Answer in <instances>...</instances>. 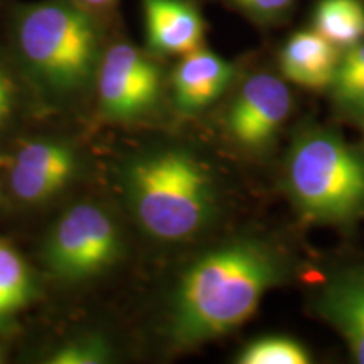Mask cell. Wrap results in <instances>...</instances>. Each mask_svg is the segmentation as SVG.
<instances>
[{"label":"cell","mask_w":364,"mask_h":364,"mask_svg":"<svg viewBox=\"0 0 364 364\" xmlns=\"http://www.w3.org/2000/svg\"><path fill=\"white\" fill-rule=\"evenodd\" d=\"M285 277L284 257L262 240H236L203 255L177 285L169 326L172 341L191 348L228 334Z\"/></svg>","instance_id":"6da1fadb"},{"label":"cell","mask_w":364,"mask_h":364,"mask_svg":"<svg viewBox=\"0 0 364 364\" xmlns=\"http://www.w3.org/2000/svg\"><path fill=\"white\" fill-rule=\"evenodd\" d=\"M12 38L26 70L49 90L75 93L97 76L105 51L98 17L75 0H39L14 12Z\"/></svg>","instance_id":"7a4b0ae2"},{"label":"cell","mask_w":364,"mask_h":364,"mask_svg":"<svg viewBox=\"0 0 364 364\" xmlns=\"http://www.w3.org/2000/svg\"><path fill=\"white\" fill-rule=\"evenodd\" d=\"M125 186L136 221L162 241L191 238L209 225L218 209L211 172L186 150H157L135 159Z\"/></svg>","instance_id":"3957f363"},{"label":"cell","mask_w":364,"mask_h":364,"mask_svg":"<svg viewBox=\"0 0 364 364\" xmlns=\"http://www.w3.org/2000/svg\"><path fill=\"white\" fill-rule=\"evenodd\" d=\"M285 189L309 220L356 221L364 213V156L332 132H304L287 157Z\"/></svg>","instance_id":"277c9868"},{"label":"cell","mask_w":364,"mask_h":364,"mask_svg":"<svg viewBox=\"0 0 364 364\" xmlns=\"http://www.w3.org/2000/svg\"><path fill=\"white\" fill-rule=\"evenodd\" d=\"M120 253L113 218L93 203H80L59 218L46 243L44 258L54 275L83 280L110 267Z\"/></svg>","instance_id":"5b68a950"},{"label":"cell","mask_w":364,"mask_h":364,"mask_svg":"<svg viewBox=\"0 0 364 364\" xmlns=\"http://www.w3.org/2000/svg\"><path fill=\"white\" fill-rule=\"evenodd\" d=\"M95 78L100 107L105 115L117 120L147 113L157 103L162 88V70L152 53L127 41L105 48Z\"/></svg>","instance_id":"8992f818"},{"label":"cell","mask_w":364,"mask_h":364,"mask_svg":"<svg viewBox=\"0 0 364 364\" xmlns=\"http://www.w3.org/2000/svg\"><path fill=\"white\" fill-rule=\"evenodd\" d=\"M292 112V95L279 76L268 71L250 75L228 112V130L241 147L260 152L275 142Z\"/></svg>","instance_id":"52a82bcc"},{"label":"cell","mask_w":364,"mask_h":364,"mask_svg":"<svg viewBox=\"0 0 364 364\" xmlns=\"http://www.w3.org/2000/svg\"><path fill=\"white\" fill-rule=\"evenodd\" d=\"M76 171L75 152L54 140H34L19 149L9 182L22 203H43L58 194Z\"/></svg>","instance_id":"ba28073f"},{"label":"cell","mask_w":364,"mask_h":364,"mask_svg":"<svg viewBox=\"0 0 364 364\" xmlns=\"http://www.w3.org/2000/svg\"><path fill=\"white\" fill-rule=\"evenodd\" d=\"M149 51L184 56L203 48L206 21L194 0H140Z\"/></svg>","instance_id":"9c48e42d"},{"label":"cell","mask_w":364,"mask_h":364,"mask_svg":"<svg viewBox=\"0 0 364 364\" xmlns=\"http://www.w3.org/2000/svg\"><path fill=\"white\" fill-rule=\"evenodd\" d=\"M317 311L346 339L354 359L364 364V268H346L327 282Z\"/></svg>","instance_id":"30bf717a"},{"label":"cell","mask_w":364,"mask_h":364,"mask_svg":"<svg viewBox=\"0 0 364 364\" xmlns=\"http://www.w3.org/2000/svg\"><path fill=\"white\" fill-rule=\"evenodd\" d=\"M236 75L235 66L218 54L199 48L181 56L172 73L176 105L184 113L203 110L228 90Z\"/></svg>","instance_id":"8fae6325"},{"label":"cell","mask_w":364,"mask_h":364,"mask_svg":"<svg viewBox=\"0 0 364 364\" xmlns=\"http://www.w3.org/2000/svg\"><path fill=\"white\" fill-rule=\"evenodd\" d=\"M280 70L287 80L311 90L331 88L338 71L339 49L316 31H299L280 51Z\"/></svg>","instance_id":"7c38bea8"},{"label":"cell","mask_w":364,"mask_h":364,"mask_svg":"<svg viewBox=\"0 0 364 364\" xmlns=\"http://www.w3.org/2000/svg\"><path fill=\"white\" fill-rule=\"evenodd\" d=\"M314 31L338 49H349L364 39L363 0H318Z\"/></svg>","instance_id":"4fadbf2b"},{"label":"cell","mask_w":364,"mask_h":364,"mask_svg":"<svg viewBox=\"0 0 364 364\" xmlns=\"http://www.w3.org/2000/svg\"><path fill=\"white\" fill-rule=\"evenodd\" d=\"M31 295L33 277L29 267L11 245L0 241V322L19 312Z\"/></svg>","instance_id":"5bb4252c"},{"label":"cell","mask_w":364,"mask_h":364,"mask_svg":"<svg viewBox=\"0 0 364 364\" xmlns=\"http://www.w3.org/2000/svg\"><path fill=\"white\" fill-rule=\"evenodd\" d=\"M331 88L341 107L364 115V39L346 49Z\"/></svg>","instance_id":"9a60e30c"},{"label":"cell","mask_w":364,"mask_h":364,"mask_svg":"<svg viewBox=\"0 0 364 364\" xmlns=\"http://www.w3.org/2000/svg\"><path fill=\"white\" fill-rule=\"evenodd\" d=\"M238 361L243 364H307L311 356L292 339L265 338L247 346Z\"/></svg>","instance_id":"2e32d148"},{"label":"cell","mask_w":364,"mask_h":364,"mask_svg":"<svg viewBox=\"0 0 364 364\" xmlns=\"http://www.w3.org/2000/svg\"><path fill=\"white\" fill-rule=\"evenodd\" d=\"M223 2L257 26L270 27L289 19L297 0H223Z\"/></svg>","instance_id":"e0dca14e"},{"label":"cell","mask_w":364,"mask_h":364,"mask_svg":"<svg viewBox=\"0 0 364 364\" xmlns=\"http://www.w3.org/2000/svg\"><path fill=\"white\" fill-rule=\"evenodd\" d=\"M108 359V349L103 341L80 339L56 349L48 363L53 364H100Z\"/></svg>","instance_id":"ac0fdd59"},{"label":"cell","mask_w":364,"mask_h":364,"mask_svg":"<svg viewBox=\"0 0 364 364\" xmlns=\"http://www.w3.org/2000/svg\"><path fill=\"white\" fill-rule=\"evenodd\" d=\"M12 85L0 68V125L7 120L12 110Z\"/></svg>","instance_id":"d6986e66"},{"label":"cell","mask_w":364,"mask_h":364,"mask_svg":"<svg viewBox=\"0 0 364 364\" xmlns=\"http://www.w3.org/2000/svg\"><path fill=\"white\" fill-rule=\"evenodd\" d=\"M75 2L95 17H102L115 9L118 0H75Z\"/></svg>","instance_id":"ffe728a7"},{"label":"cell","mask_w":364,"mask_h":364,"mask_svg":"<svg viewBox=\"0 0 364 364\" xmlns=\"http://www.w3.org/2000/svg\"><path fill=\"white\" fill-rule=\"evenodd\" d=\"M4 361V353H2V349H0V363Z\"/></svg>","instance_id":"44dd1931"}]
</instances>
